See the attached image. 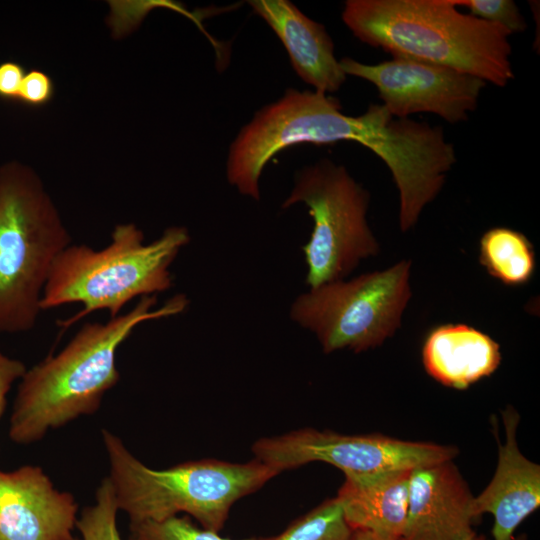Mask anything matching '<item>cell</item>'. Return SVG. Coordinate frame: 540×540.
Wrapping results in <instances>:
<instances>
[{"mask_svg": "<svg viewBox=\"0 0 540 540\" xmlns=\"http://www.w3.org/2000/svg\"><path fill=\"white\" fill-rule=\"evenodd\" d=\"M411 470L345 477L337 499L348 525L383 540H401L404 534Z\"/></svg>", "mask_w": 540, "mask_h": 540, "instance_id": "9a60e30c", "label": "cell"}, {"mask_svg": "<svg viewBox=\"0 0 540 540\" xmlns=\"http://www.w3.org/2000/svg\"><path fill=\"white\" fill-rule=\"evenodd\" d=\"M255 459L278 474L312 462L340 469L345 477H362L453 460L454 446L406 441L379 434L347 435L331 430L302 428L257 439Z\"/></svg>", "mask_w": 540, "mask_h": 540, "instance_id": "9c48e42d", "label": "cell"}, {"mask_svg": "<svg viewBox=\"0 0 540 540\" xmlns=\"http://www.w3.org/2000/svg\"><path fill=\"white\" fill-rule=\"evenodd\" d=\"M118 512L112 484L105 477L96 489L94 503L86 506L76 520L80 537L71 540H123L117 526Z\"/></svg>", "mask_w": 540, "mask_h": 540, "instance_id": "d6986e66", "label": "cell"}, {"mask_svg": "<svg viewBox=\"0 0 540 540\" xmlns=\"http://www.w3.org/2000/svg\"><path fill=\"white\" fill-rule=\"evenodd\" d=\"M71 235L38 174L9 162L0 167V334L33 329L43 290Z\"/></svg>", "mask_w": 540, "mask_h": 540, "instance_id": "8992f818", "label": "cell"}, {"mask_svg": "<svg viewBox=\"0 0 540 540\" xmlns=\"http://www.w3.org/2000/svg\"><path fill=\"white\" fill-rule=\"evenodd\" d=\"M254 13L275 32L297 75L315 91L332 93L346 81L334 43L325 27L288 0L248 1Z\"/></svg>", "mask_w": 540, "mask_h": 540, "instance_id": "5bb4252c", "label": "cell"}, {"mask_svg": "<svg viewBox=\"0 0 540 540\" xmlns=\"http://www.w3.org/2000/svg\"><path fill=\"white\" fill-rule=\"evenodd\" d=\"M190 239L187 228L172 226L146 244L141 229L134 223H122L114 227L110 243L100 250L71 243L51 267L41 310L82 304L81 311L61 322L63 327L99 310L116 317L131 300L172 287L169 268Z\"/></svg>", "mask_w": 540, "mask_h": 540, "instance_id": "5b68a950", "label": "cell"}, {"mask_svg": "<svg viewBox=\"0 0 540 540\" xmlns=\"http://www.w3.org/2000/svg\"><path fill=\"white\" fill-rule=\"evenodd\" d=\"M77 513L74 496L41 467L0 470V540H71Z\"/></svg>", "mask_w": 540, "mask_h": 540, "instance_id": "8fae6325", "label": "cell"}, {"mask_svg": "<svg viewBox=\"0 0 540 540\" xmlns=\"http://www.w3.org/2000/svg\"><path fill=\"white\" fill-rule=\"evenodd\" d=\"M370 196L343 165L322 159L295 173L294 186L282 203H304L314 221L302 247L310 288L349 275L359 262L376 255L379 245L366 219Z\"/></svg>", "mask_w": 540, "mask_h": 540, "instance_id": "52a82bcc", "label": "cell"}, {"mask_svg": "<svg viewBox=\"0 0 540 540\" xmlns=\"http://www.w3.org/2000/svg\"><path fill=\"white\" fill-rule=\"evenodd\" d=\"M459 540H485V538L483 536L477 535L474 531H472L469 534L460 538Z\"/></svg>", "mask_w": 540, "mask_h": 540, "instance_id": "484cf974", "label": "cell"}, {"mask_svg": "<svg viewBox=\"0 0 540 540\" xmlns=\"http://www.w3.org/2000/svg\"><path fill=\"white\" fill-rule=\"evenodd\" d=\"M54 95L55 83L51 76L33 68L23 78L17 101L31 108H41L48 105Z\"/></svg>", "mask_w": 540, "mask_h": 540, "instance_id": "7402d4cb", "label": "cell"}, {"mask_svg": "<svg viewBox=\"0 0 540 540\" xmlns=\"http://www.w3.org/2000/svg\"><path fill=\"white\" fill-rule=\"evenodd\" d=\"M183 294L156 308V295L108 321L85 323L57 353L26 369L19 380L9 419V439L20 445L42 440L49 431L94 414L120 380L116 354L140 324L182 313Z\"/></svg>", "mask_w": 540, "mask_h": 540, "instance_id": "7a4b0ae2", "label": "cell"}, {"mask_svg": "<svg viewBox=\"0 0 540 540\" xmlns=\"http://www.w3.org/2000/svg\"><path fill=\"white\" fill-rule=\"evenodd\" d=\"M354 540H383V539H380L369 532L355 531Z\"/></svg>", "mask_w": 540, "mask_h": 540, "instance_id": "d4e9b609", "label": "cell"}, {"mask_svg": "<svg viewBox=\"0 0 540 540\" xmlns=\"http://www.w3.org/2000/svg\"><path fill=\"white\" fill-rule=\"evenodd\" d=\"M101 436L118 509L130 521H162L186 513L202 528L219 533L236 501L278 475L255 458L243 463L207 458L153 469L112 431L102 429Z\"/></svg>", "mask_w": 540, "mask_h": 540, "instance_id": "277c9868", "label": "cell"}, {"mask_svg": "<svg viewBox=\"0 0 540 540\" xmlns=\"http://www.w3.org/2000/svg\"><path fill=\"white\" fill-rule=\"evenodd\" d=\"M456 7H466L471 15L498 24L511 33L526 30V21L512 0H452Z\"/></svg>", "mask_w": 540, "mask_h": 540, "instance_id": "44dd1931", "label": "cell"}, {"mask_svg": "<svg viewBox=\"0 0 540 540\" xmlns=\"http://www.w3.org/2000/svg\"><path fill=\"white\" fill-rule=\"evenodd\" d=\"M505 442L498 437V462L488 486L472 502L477 520L484 513L493 516V540H517L515 531L540 505V467L519 450L516 430L519 414L513 407L502 413Z\"/></svg>", "mask_w": 540, "mask_h": 540, "instance_id": "4fadbf2b", "label": "cell"}, {"mask_svg": "<svg viewBox=\"0 0 540 540\" xmlns=\"http://www.w3.org/2000/svg\"><path fill=\"white\" fill-rule=\"evenodd\" d=\"M479 262L503 284L520 286L533 275L535 254L525 235L510 228L495 227L481 237Z\"/></svg>", "mask_w": 540, "mask_h": 540, "instance_id": "e0dca14e", "label": "cell"}, {"mask_svg": "<svg viewBox=\"0 0 540 540\" xmlns=\"http://www.w3.org/2000/svg\"><path fill=\"white\" fill-rule=\"evenodd\" d=\"M410 261L352 280L310 288L290 308V318L313 332L323 351L374 348L400 327L411 297Z\"/></svg>", "mask_w": 540, "mask_h": 540, "instance_id": "ba28073f", "label": "cell"}, {"mask_svg": "<svg viewBox=\"0 0 540 540\" xmlns=\"http://www.w3.org/2000/svg\"><path fill=\"white\" fill-rule=\"evenodd\" d=\"M340 141L363 145L387 165L399 191V219L405 223L418 220L456 163L454 146L439 126L396 118L382 104L346 115L331 95L290 88L238 132L229 147L227 180L240 194L259 200L260 176L277 153L301 143Z\"/></svg>", "mask_w": 540, "mask_h": 540, "instance_id": "6da1fadb", "label": "cell"}, {"mask_svg": "<svg viewBox=\"0 0 540 540\" xmlns=\"http://www.w3.org/2000/svg\"><path fill=\"white\" fill-rule=\"evenodd\" d=\"M26 369L21 360L0 351V418L6 409L7 396L12 385L20 380Z\"/></svg>", "mask_w": 540, "mask_h": 540, "instance_id": "603a6c76", "label": "cell"}, {"mask_svg": "<svg viewBox=\"0 0 540 540\" xmlns=\"http://www.w3.org/2000/svg\"><path fill=\"white\" fill-rule=\"evenodd\" d=\"M25 74L24 67L15 61L0 63V98L17 100Z\"/></svg>", "mask_w": 540, "mask_h": 540, "instance_id": "cb8c5ba5", "label": "cell"}, {"mask_svg": "<svg viewBox=\"0 0 540 540\" xmlns=\"http://www.w3.org/2000/svg\"><path fill=\"white\" fill-rule=\"evenodd\" d=\"M342 20L363 43L506 86L514 78L511 33L452 0H347Z\"/></svg>", "mask_w": 540, "mask_h": 540, "instance_id": "3957f363", "label": "cell"}, {"mask_svg": "<svg viewBox=\"0 0 540 540\" xmlns=\"http://www.w3.org/2000/svg\"><path fill=\"white\" fill-rule=\"evenodd\" d=\"M224 538L217 532L197 527L188 516L162 521H130L128 540H252Z\"/></svg>", "mask_w": 540, "mask_h": 540, "instance_id": "ffe728a7", "label": "cell"}, {"mask_svg": "<svg viewBox=\"0 0 540 540\" xmlns=\"http://www.w3.org/2000/svg\"><path fill=\"white\" fill-rule=\"evenodd\" d=\"M252 540H354V530L334 497L293 520L282 532Z\"/></svg>", "mask_w": 540, "mask_h": 540, "instance_id": "ac0fdd59", "label": "cell"}, {"mask_svg": "<svg viewBox=\"0 0 540 540\" xmlns=\"http://www.w3.org/2000/svg\"><path fill=\"white\" fill-rule=\"evenodd\" d=\"M426 372L458 390L490 376L501 361L500 347L487 334L466 324H444L431 330L422 348Z\"/></svg>", "mask_w": 540, "mask_h": 540, "instance_id": "2e32d148", "label": "cell"}, {"mask_svg": "<svg viewBox=\"0 0 540 540\" xmlns=\"http://www.w3.org/2000/svg\"><path fill=\"white\" fill-rule=\"evenodd\" d=\"M473 498L453 460L412 469L401 540H459L473 531Z\"/></svg>", "mask_w": 540, "mask_h": 540, "instance_id": "7c38bea8", "label": "cell"}, {"mask_svg": "<svg viewBox=\"0 0 540 540\" xmlns=\"http://www.w3.org/2000/svg\"><path fill=\"white\" fill-rule=\"evenodd\" d=\"M339 62L346 75L372 83L382 105L396 118L427 112L452 124L465 121L486 85L475 76L407 58L364 64L345 57Z\"/></svg>", "mask_w": 540, "mask_h": 540, "instance_id": "30bf717a", "label": "cell"}]
</instances>
